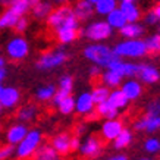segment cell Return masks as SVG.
Listing matches in <instances>:
<instances>
[{"instance_id":"1","label":"cell","mask_w":160,"mask_h":160,"mask_svg":"<svg viewBox=\"0 0 160 160\" xmlns=\"http://www.w3.org/2000/svg\"><path fill=\"white\" fill-rule=\"evenodd\" d=\"M82 56L88 62H91V65H97L102 69L109 68V65L112 62L121 59L115 53L113 47H110V46H107L104 43H90L88 46L84 47Z\"/></svg>"},{"instance_id":"2","label":"cell","mask_w":160,"mask_h":160,"mask_svg":"<svg viewBox=\"0 0 160 160\" xmlns=\"http://www.w3.org/2000/svg\"><path fill=\"white\" fill-rule=\"evenodd\" d=\"M46 22L52 31L60 28H79V21L73 13V8L69 5H59L54 8Z\"/></svg>"},{"instance_id":"3","label":"cell","mask_w":160,"mask_h":160,"mask_svg":"<svg viewBox=\"0 0 160 160\" xmlns=\"http://www.w3.org/2000/svg\"><path fill=\"white\" fill-rule=\"evenodd\" d=\"M43 144V132L37 128H29L28 134L19 144L15 146V157L18 160H31Z\"/></svg>"},{"instance_id":"4","label":"cell","mask_w":160,"mask_h":160,"mask_svg":"<svg viewBox=\"0 0 160 160\" xmlns=\"http://www.w3.org/2000/svg\"><path fill=\"white\" fill-rule=\"evenodd\" d=\"M113 50L121 59H142L148 54L146 40L142 38H123Z\"/></svg>"},{"instance_id":"5","label":"cell","mask_w":160,"mask_h":160,"mask_svg":"<svg viewBox=\"0 0 160 160\" xmlns=\"http://www.w3.org/2000/svg\"><path fill=\"white\" fill-rule=\"evenodd\" d=\"M69 54L63 46H59L53 50H47L43 54H40V58L35 62V68L41 72H50L56 68H60L68 62Z\"/></svg>"},{"instance_id":"6","label":"cell","mask_w":160,"mask_h":160,"mask_svg":"<svg viewBox=\"0 0 160 160\" xmlns=\"http://www.w3.org/2000/svg\"><path fill=\"white\" fill-rule=\"evenodd\" d=\"M113 31L115 29L107 24L106 19H98L91 21L90 24L85 25L81 31V35L91 43H103L113 35Z\"/></svg>"},{"instance_id":"7","label":"cell","mask_w":160,"mask_h":160,"mask_svg":"<svg viewBox=\"0 0 160 160\" xmlns=\"http://www.w3.org/2000/svg\"><path fill=\"white\" fill-rule=\"evenodd\" d=\"M103 148H104L103 138L96 135V134H91V135H87L84 140H81V147H79L78 153H79L81 157H84V159L94 160L102 156Z\"/></svg>"},{"instance_id":"8","label":"cell","mask_w":160,"mask_h":160,"mask_svg":"<svg viewBox=\"0 0 160 160\" xmlns=\"http://www.w3.org/2000/svg\"><path fill=\"white\" fill-rule=\"evenodd\" d=\"M5 52L8 59L13 60V62H21L29 54V43L22 35H16L6 43Z\"/></svg>"},{"instance_id":"9","label":"cell","mask_w":160,"mask_h":160,"mask_svg":"<svg viewBox=\"0 0 160 160\" xmlns=\"http://www.w3.org/2000/svg\"><path fill=\"white\" fill-rule=\"evenodd\" d=\"M123 128H125V125L119 118L106 119L100 126V137L103 138V141H113L122 132Z\"/></svg>"},{"instance_id":"10","label":"cell","mask_w":160,"mask_h":160,"mask_svg":"<svg viewBox=\"0 0 160 160\" xmlns=\"http://www.w3.org/2000/svg\"><path fill=\"white\" fill-rule=\"evenodd\" d=\"M96 110V102L91 91H82L75 97V112L79 116H87Z\"/></svg>"},{"instance_id":"11","label":"cell","mask_w":160,"mask_h":160,"mask_svg":"<svg viewBox=\"0 0 160 160\" xmlns=\"http://www.w3.org/2000/svg\"><path fill=\"white\" fill-rule=\"evenodd\" d=\"M137 79H140L142 84L151 85L160 81V71L156 68L154 65L148 63H138V71L135 75Z\"/></svg>"},{"instance_id":"12","label":"cell","mask_w":160,"mask_h":160,"mask_svg":"<svg viewBox=\"0 0 160 160\" xmlns=\"http://www.w3.org/2000/svg\"><path fill=\"white\" fill-rule=\"evenodd\" d=\"M29 128L27 123L24 122H16L13 125H10L8 129H6V134H5V141L10 146H16L19 144L21 141L25 138V135L28 134Z\"/></svg>"},{"instance_id":"13","label":"cell","mask_w":160,"mask_h":160,"mask_svg":"<svg viewBox=\"0 0 160 160\" xmlns=\"http://www.w3.org/2000/svg\"><path fill=\"white\" fill-rule=\"evenodd\" d=\"M21 102V91L16 87H3L0 92V104L3 106L5 110H12L19 104Z\"/></svg>"},{"instance_id":"14","label":"cell","mask_w":160,"mask_h":160,"mask_svg":"<svg viewBox=\"0 0 160 160\" xmlns=\"http://www.w3.org/2000/svg\"><path fill=\"white\" fill-rule=\"evenodd\" d=\"M71 140H72V134L68 131H62L52 137L50 144L60 156H68L69 153H72L71 151Z\"/></svg>"},{"instance_id":"15","label":"cell","mask_w":160,"mask_h":160,"mask_svg":"<svg viewBox=\"0 0 160 160\" xmlns=\"http://www.w3.org/2000/svg\"><path fill=\"white\" fill-rule=\"evenodd\" d=\"M72 90H73V78L71 77L69 73L62 75L58 81V91H56L53 100H52V102H53V106L56 107L60 100H63L65 97L71 96V94H72Z\"/></svg>"},{"instance_id":"16","label":"cell","mask_w":160,"mask_h":160,"mask_svg":"<svg viewBox=\"0 0 160 160\" xmlns=\"http://www.w3.org/2000/svg\"><path fill=\"white\" fill-rule=\"evenodd\" d=\"M134 129L138 132H147V134H154L160 131V116H148L144 115L142 118L137 119L134 122Z\"/></svg>"},{"instance_id":"17","label":"cell","mask_w":160,"mask_h":160,"mask_svg":"<svg viewBox=\"0 0 160 160\" xmlns=\"http://www.w3.org/2000/svg\"><path fill=\"white\" fill-rule=\"evenodd\" d=\"M122 92L125 94L129 102H134V100H138L142 94V82L137 78H128L126 81L121 84Z\"/></svg>"},{"instance_id":"18","label":"cell","mask_w":160,"mask_h":160,"mask_svg":"<svg viewBox=\"0 0 160 160\" xmlns=\"http://www.w3.org/2000/svg\"><path fill=\"white\" fill-rule=\"evenodd\" d=\"M73 8V13L78 18L79 22H88L92 18V15L96 13L94 10V5H91L87 0H77Z\"/></svg>"},{"instance_id":"19","label":"cell","mask_w":160,"mask_h":160,"mask_svg":"<svg viewBox=\"0 0 160 160\" xmlns=\"http://www.w3.org/2000/svg\"><path fill=\"white\" fill-rule=\"evenodd\" d=\"M109 69L118 71L123 78H135L137 71H138V63L125 62L122 59H118V60H115V62H112L109 65Z\"/></svg>"},{"instance_id":"20","label":"cell","mask_w":160,"mask_h":160,"mask_svg":"<svg viewBox=\"0 0 160 160\" xmlns=\"http://www.w3.org/2000/svg\"><path fill=\"white\" fill-rule=\"evenodd\" d=\"M119 34L122 38H142V35L146 34V27L140 22H126L119 29Z\"/></svg>"},{"instance_id":"21","label":"cell","mask_w":160,"mask_h":160,"mask_svg":"<svg viewBox=\"0 0 160 160\" xmlns=\"http://www.w3.org/2000/svg\"><path fill=\"white\" fill-rule=\"evenodd\" d=\"M119 9L125 15L126 22H140V19L142 18L141 9L138 8L137 2H121Z\"/></svg>"},{"instance_id":"22","label":"cell","mask_w":160,"mask_h":160,"mask_svg":"<svg viewBox=\"0 0 160 160\" xmlns=\"http://www.w3.org/2000/svg\"><path fill=\"white\" fill-rule=\"evenodd\" d=\"M100 79H102V82L109 88H119L121 87V84L123 82V79L125 78L122 77L121 73L115 71V69H109L106 68V71H103L102 75H100Z\"/></svg>"},{"instance_id":"23","label":"cell","mask_w":160,"mask_h":160,"mask_svg":"<svg viewBox=\"0 0 160 160\" xmlns=\"http://www.w3.org/2000/svg\"><path fill=\"white\" fill-rule=\"evenodd\" d=\"M38 116V107L35 104H25L21 106L16 110V119L18 122H24V123H29Z\"/></svg>"},{"instance_id":"24","label":"cell","mask_w":160,"mask_h":160,"mask_svg":"<svg viewBox=\"0 0 160 160\" xmlns=\"http://www.w3.org/2000/svg\"><path fill=\"white\" fill-rule=\"evenodd\" d=\"M107 102L110 103L115 109H118L119 112L126 109L128 104H129V100H128V97L122 92L121 88H113V90H110V94H109Z\"/></svg>"},{"instance_id":"25","label":"cell","mask_w":160,"mask_h":160,"mask_svg":"<svg viewBox=\"0 0 160 160\" xmlns=\"http://www.w3.org/2000/svg\"><path fill=\"white\" fill-rule=\"evenodd\" d=\"M53 32H54V35H56L58 41L62 44V46L73 43V41L79 37V28H60V29L53 31Z\"/></svg>"},{"instance_id":"26","label":"cell","mask_w":160,"mask_h":160,"mask_svg":"<svg viewBox=\"0 0 160 160\" xmlns=\"http://www.w3.org/2000/svg\"><path fill=\"white\" fill-rule=\"evenodd\" d=\"M19 19V15L16 13L12 8H6L2 13H0V29H13V27L16 25Z\"/></svg>"},{"instance_id":"27","label":"cell","mask_w":160,"mask_h":160,"mask_svg":"<svg viewBox=\"0 0 160 160\" xmlns=\"http://www.w3.org/2000/svg\"><path fill=\"white\" fill-rule=\"evenodd\" d=\"M53 5L50 3V2H46V0H40L38 3L31 9V13L34 16L37 21H46L49 18V15L52 13V10H53Z\"/></svg>"},{"instance_id":"28","label":"cell","mask_w":160,"mask_h":160,"mask_svg":"<svg viewBox=\"0 0 160 160\" xmlns=\"http://www.w3.org/2000/svg\"><path fill=\"white\" fill-rule=\"evenodd\" d=\"M58 91V87H56V84H44L41 87L37 88V91H35V98H37V102L40 103H46V102H52L54 97V94Z\"/></svg>"},{"instance_id":"29","label":"cell","mask_w":160,"mask_h":160,"mask_svg":"<svg viewBox=\"0 0 160 160\" xmlns=\"http://www.w3.org/2000/svg\"><path fill=\"white\" fill-rule=\"evenodd\" d=\"M132 141H134V134H132V131L128 129V128H123L121 134L112 141V142H113V148H115V150H125V148H128V147L132 144Z\"/></svg>"},{"instance_id":"30","label":"cell","mask_w":160,"mask_h":160,"mask_svg":"<svg viewBox=\"0 0 160 160\" xmlns=\"http://www.w3.org/2000/svg\"><path fill=\"white\" fill-rule=\"evenodd\" d=\"M60 157L62 156L59 154L49 142V144H41V147L37 150V153L31 160H60Z\"/></svg>"},{"instance_id":"31","label":"cell","mask_w":160,"mask_h":160,"mask_svg":"<svg viewBox=\"0 0 160 160\" xmlns=\"http://www.w3.org/2000/svg\"><path fill=\"white\" fill-rule=\"evenodd\" d=\"M104 18H106V22H107V24L110 25L113 29H118V31H119V29H121L122 27L126 24L125 15L122 13V10L119 9V6H118L116 9L112 10L109 15H106Z\"/></svg>"},{"instance_id":"32","label":"cell","mask_w":160,"mask_h":160,"mask_svg":"<svg viewBox=\"0 0 160 160\" xmlns=\"http://www.w3.org/2000/svg\"><path fill=\"white\" fill-rule=\"evenodd\" d=\"M96 112H97L98 118H103V119H115V118H119V110L115 109L107 100L96 104Z\"/></svg>"},{"instance_id":"33","label":"cell","mask_w":160,"mask_h":160,"mask_svg":"<svg viewBox=\"0 0 160 160\" xmlns=\"http://www.w3.org/2000/svg\"><path fill=\"white\" fill-rule=\"evenodd\" d=\"M119 6V2L118 0H97L94 3V10L96 13L100 15V16H106L109 15L113 9H116Z\"/></svg>"},{"instance_id":"34","label":"cell","mask_w":160,"mask_h":160,"mask_svg":"<svg viewBox=\"0 0 160 160\" xmlns=\"http://www.w3.org/2000/svg\"><path fill=\"white\" fill-rule=\"evenodd\" d=\"M56 109H58V112L60 115H65V116L72 115L73 112H75V97H72V96L65 97L63 100H60V102L58 103Z\"/></svg>"},{"instance_id":"35","label":"cell","mask_w":160,"mask_h":160,"mask_svg":"<svg viewBox=\"0 0 160 160\" xmlns=\"http://www.w3.org/2000/svg\"><path fill=\"white\" fill-rule=\"evenodd\" d=\"M91 94H92V98H94L96 104H98V103L106 102L107 98H109L110 88L106 87L104 84H102V85H96V87L91 90Z\"/></svg>"},{"instance_id":"36","label":"cell","mask_w":160,"mask_h":160,"mask_svg":"<svg viewBox=\"0 0 160 160\" xmlns=\"http://www.w3.org/2000/svg\"><path fill=\"white\" fill-rule=\"evenodd\" d=\"M142 147H144L146 153H148V154H151V156L159 154L160 153V138H157V137H148V138L144 141Z\"/></svg>"},{"instance_id":"37","label":"cell","mask_w":160,"mask_h":160,"mask_svg":"<svg viewBox=\"0 0 160 160\" xmlns=\"http://www.w3.org/2000/svg\"><path fill=\"white\" fill-rule=\"evenodd\" d=\"M146 44L148 53H160V34L154 32V34L148 35L146 38Z\"/></svg>"},{"instance_id":"38","label":"cell","mask_w":160,"mask_h":160,"mask_svg":"<svg viewBox=\"0 0 160 160\" xmlns=\"http://www.w3.org/2000/svg\"><path fill=\"white\" fill-rule=\"evenodd\" d=\"M146 115H148V116H160V97H156L147 103Z\"/></svg>"},{"instance_id":"39","label":"cell","mask_w":160,"mask_h":160,"mask_svg":"<svg viewBox=\"0 0 160 160\" xmlns=\"http://www.w3.org/2000/svg\"><path fill=\"white\" fill-rule=\"evenodd\" d=\"M10 8H12L16 13L19 15V16H25V15L28 13V12H31V9H32V8H31V6H29L25 0H16L13 5L10 6Z\"/></svg>"},{"instance_id":"40","label":"cell","mask_w":160,"mask_h":160,"mask_svg":"<svg viewBox=\"0 0 160 160\" xmlns=\"http://www.w3.org/2000/svg\"><path fill=\"white\" fill-rule=\"evenodd\" d=\"M12 156H15V146H10L8 142L0 146V160H9Z\"/></svg>"},{"instance_id":"41","label":"cell","mask_w":160,"mask_h":160,"mask_svg":"<svg viewBox=\"0 0 160 160\" xmlns=\"http://www.w3.org/2000/svg\"><path fill=\"white\" fill-rule=\"evenodd\" d=\"M28 27H29V21L27 19V16H19V19H18V22H16V25L13 27V29H15V32L16 34H24L25 31L28 29Z\"/></svg>"},{"instance_id":"42","label":"cell","mask_w":160,"mask_h":160,"mask_svg":"<svg viewBox=\"0 0 160 160\" xmlns=\"http://www.w3.org/2000/svg\"><path fill=\"white\" fill-rule=\"evenodd\" d=\"M142 22H144V25H147V27H156V25H159V19H157V16H156V13L153 12V9L148 10L144 16H142Z\"/></svg>"},{"instance_id":"43","label":"cell","mask_w":160,"mask_h":160,"mask_svg":"<svg viewBox=\"0 0 160 160\" xmlns=\"http://www.w3.org/2000/svg\"><path fill=\"white\" fill-rule=\"evenodd\" d=\"M87 129H88V126L85 125V123H77L75 128H73V135L84 137L85 134H87Z\"/></svg>"},{"instance_id":"44","label":"cell","mask_w":160,"mask_h":160,"mask_svg":"<svg viewBox=\"0 0 160 160\" xmlns=\"http://www.w3.org/2000/svg\"><path fill=\"white\" fill-rule=\"evenodd\" d=\"M81 147V137H77V135H72V140H71V151H78Z\"/></svg>"},{"instance_id":"45","label":"cell","mask_w":160,"mask_h":160,"mask_svg":"<svg viewBox=\"0 0 160 160\" xmlns=\"http://www.w3.org/2000/svg\"><path fill=\"white\" fill-rule=\"evenodd\" d=\"M102 68L100 66H97V65H91V68L88 69V73H90V77L91 78H100V75H102Z\"/></svg>"},{"instance_id":"46","label":"cell","mask_w":160,"mask_h":160,"mask_svg":"<svg viewBox=\"0 0 160 160\" xmlns=\"http://www.w3.org/2000/svg\"><path fill=\"white\" fill-rule=\"evenodd\" d=\"M107 160H129V159H128V156L123 154V153H116V154L110 156Z\"/></svg>"},{"instance_id":"47","label":"cell","mask_w":160,"mask_h":160,"mask_svg":"<svg viewBox=\"0 0 160 160\" xmlns=\"http://www.w3.org/2000/svg\"><path fill=\"white\" fill-rule=\"evenodd\" d=\"M6 78H8V71H6V66H5V68H0V85L5 82Z\"/></svg>"},{"instance_id":"48","label":"cell","mask_w":160,"mask_h":160,"mask_svg":"<svg viewBox=\"0 0 160 160\" xmlns=\"http://www.w3.org/2000/svg\"><path fill=\"white\" fill-rule=\"evenodd\" d=\"M16 0H0V6H5V8H10Z\"/></svg>"},{"instance_id":"49","label":"cell","mask_w":160,"mask_h":160,"mask_svg":"<svg viewBox=\"0 0 160 160\" xmlns=\"http://www.w3.org/2000/svg\"><path fill=\"white\" fill-rule=\"evenodd\" d=\"M153 12L156 13V16H157V19H159V22H160V2H157V5L153 8Z\"/></svg>"},{"instance_id":"50","label":"cell","mask_w":160,"mask_h":160,"mask_svg":"<svg viewBox=\"0 0 160 160\" xmlns=\"http://www.w3.org/2000/svg\"><path fill=\"white\" fill-rule=\"evenodd\" d=\"M56 5H69L71 3V0H53Z\"/></svg>"},{"instance_id":"51","label":"cell","mask_w":160,"mask_h":160,"mask_svg":"<svg viewBox=\"0 0 160 160\" xmlns=\"http://www.w3.org/2000/svg\"><path fill=\"white\" fill-rule=\"evenodd\" d=\"M6 66V58L0 54V68H5Z\"/></svg>"},{"instance_id":"52","label":"cell","mask_w":160,"mask_h":160,"mask_svg":"<svg viewBox=\"0 0 160 160\" xmlns=\"http://www.w3.org/2000/svg\"><path fill=\"white\" fill-rule=\"evenodd\" d=\"M25 2H27V3H28V5L31 6V8H34V6L37 5V3H38L40 0H25Z\"/></svg>"},{"instance_id":"53","label":"cell","mask_w":160,"mask_h":160,"mask_svg":"<svg viewBox=\"0 0 160 160\" xmlns=\"http://www.w3.org/2000/svg\"><path fill=\"white\" fill-rule=\"evenodd\" d=\"M137 160H154L153 157H140V159H137Z\"/></svg>"},{"instance_id":"54","label":"cell","mask_w":160,"mask_h":160,"mask_svg":"<svg viewBox=\"0 0 160 160\" xmlns=\"http://www.w3.org/2000/svg\"><path fill=\"white\" fill-rule=\"evenodd\" d=\"M3 112H5V109H3V106H2V104H0V116H2V115H3Z\"/></svg>"},{"instance_id":"55","label":"cell","mask_w":160,"mask_h":160,"mask_svg":"<svg viewBox=\"0 0 160 160\" xmlns=\"http://www.w3.org/2000/svg\"><path fill=\"white\" fill-rule=\"evenodd\" d=\"M118 2L121 3V2H137V0H118Z\"/></svg>"},{"instance_id":"56","label":"cell","mask_w":160,"mask_h":160,"mask_svg":"<svg viewBox=\"0 0 160 160\" xmlns=\"http://www.w3.org/2000/svg\"><path fill=\"white\" fill-rule=\"evenodd\" d=\"M87 2H90V3H91V5H94V3H96V2H97V0H87Z\"/></svg>"},{"instance_id":"57","label":"cell","mask_w":160,"mask_h":160,"mask_svg":"<svg viewBox=\"0 0 160 160\" xmlns=\"http://www.w3.org/2000/svg\"><path fill=\"white\" fill-rule=\"evenodd\" d=\"M157 32H159V34H160V24L157 25Z\"/></svg>"},{"instance_id":"58","label":"cell","mask_w":160,"mask_h":160,"mask_svg":"<svg viewBox=\"0 0 160 160\" xmlns=\"http://www.w3.org/2000/svg\"><path fill=\"white\" fill-rule=\"evenodd\" d=\"M2 90H3V85H0V92H2Z\"/></svg>"},{"instance_id":"59","label":"cell","mask_w":160,"mask_h":160,"mask_svg":"<svg viewBox=\"0 0 160 160\" xmlns=\"http://www.w3.org/2000/svg\"><path fill=\"white\" fill-rule=\"evenodd\" d=\"M0 134H2V123H0Z\"/></svg>"},{"instance_id":"60","label":"cell","mask_w":160,"mask_h":160,"mask_svg":"<svg viewBox=\"0 0 160 160\" xmlns=\"http://www.w3.org/2000/svg\"><path fill=\"white\" fill-rule=\"evenodd\" d=\"M60 160H69V159H60Z\"/></svg>"},{"instance_id":"61","label":"cell","mask_w":160,"mask_h":160,"mask_svg":"<svg viewBox=\"0 0 160 160\" xmlns=\"http://www.w3.org/2000/svg\"><path fill=\"white\" fill-rule=\"evenodd\" d=\"M156 2H160V0H156Z\"/></svg>"}]
</instances>
